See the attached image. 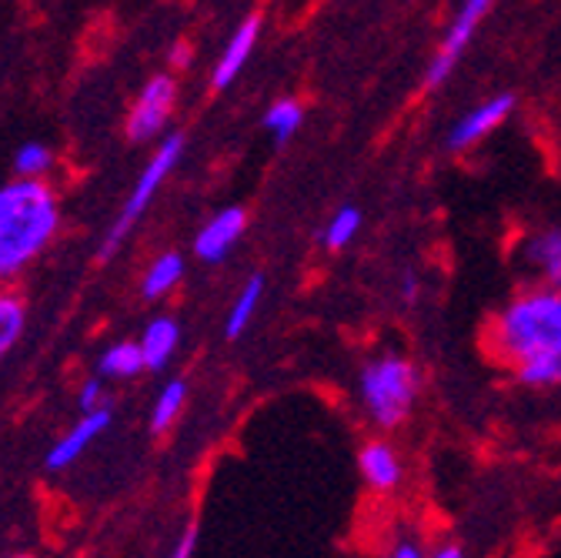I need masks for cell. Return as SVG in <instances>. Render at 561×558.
<instances>
[{
    "label": "cell",
    "instance_id": "6da1fadb",
    "mask_svg": "<svg viewBox=\"0 0 561 558\" xmlns=\"http://www.w3.org/2000/svg\"><path fill=\"white\" fill-rule=\"evenodd\" d=\"M60 225L54 191L41 178H21L0 187V285L14 277L50 244Z\"/></svg>",
    "mask_w": 561,
    "mask_h": 558
},
{
    "label": "cell",
    "instance_id": "7a4b0ae2",
    "mask_svg": "<svg viewBox=\"0 0 561 558\" xmlns=\"http://www.w3.org/2000/svg\"><path fill=\"white\" fill-rule=\"evenodd\" d=\"M495 348L518 365L561 355V288H538L512 301L495 324Z\"/></svg>",
    "mask_w": 561,
    "mask_h": 558
},
{
    "label": "cell",
    "instance_id": "3957f363",
    "mask_svg": "<svg viewBox=\"0 0 561 558\" xmlns=\"http://www.w3.org/2000/svg\"><path fill=\"white\" fill-rule=\"evenodd\" d=\"M362 398L368 414L381 429L401 425L414 398H417V372L404 358H378L362 372Z\"/></svg>",
    "mask_w": 561,
    "mask_h": 558
},
{
    "label": "cell",
    "instance_id": "277c9868",
    "mask_svg": "<svg viewBox=\"0 0 561 558\" xmlns=\"http://www.w3.org/2000/svg\"><path fill=\"white\" fill-rule=\"evenodd\" d=\"M181 151H184V137H181V134H168L164 141H161V148L154 151V158L148 161V168L140 171V178H137V184H134V191H130V197H127V204H124V212H121L117 221L111 225V231H107V238H104V248H101V261H107V258L117 254V248L124 244V238L134 231V225L140 221V215L148 212V204L154 201V194H158L161 184L168 181V174H171V168L178 164Z\"/></svg>",
    "mask_w": 561,
    "mask_h": 558
},
{
    "label": "cell",
    "instance_id": "5b68a950",
    "mask_svg": "<svg viewBox=\"0 0 561 558\" xmlns=\"http://www.w3.org/2000/svg\"><path fill=\"white\" fill-rule=\"evenodd\" d=\"M174 98H178V84L168 75H158L148 81V88L137 94L130 117H127V137L130 141H151L158 137L174 111Z\"/></svg>",
    "mask_w": 561,
    "mask_h": 558
},
{
    "label": "cell",
    "instance_id": "8992f818",
    "mask_svg": "<svg viewBox=\"0 0 561 558\" xmlns=\"http://www.w3.org/2000/svg\"><path fill=\"white\" fill-rule=\"evenodd\" d=\"M488 8H491V0H465L458 18H455V24H451V31H448V37H445V44H442V50H438V57L428 64L425 88H438L455 71L458 57L465 54V47H468L474 27L481 24V18L488 14Z\"/></svg>",
    "mask_w": 561,
    "mask_h": 558
},
{
    "label": "cell",
    "instance_id": "52a82bcc",
    "mask_svg": "<svg viewBox=\"0 0 561 558\" xmlns=\"http://www.w3.org/2000/svg\"><path fill=\"white\" fill-rule=\"evenodd\" d=\"M107 429H111V408H107V405L91 408V411H81V418L67 429V435H60V439L54 442V448L47 452L44 465H47L50 471H60V468H67V465H75V462H78V458H81Z\"/></svg>",
    "mask_w": 561,
    "mask_h": 558
},
{
    "label": "cell",
    "instance_id": "ba28073f",
    "mask_svg": "<svg viewBox=\"0 0 561 558\" xmlns=\"http://www.w3.org/2000/svg\"><path fill=\"white\" fill-rule=\"evenodd\" d=\"M244 228H248V218H244L241 207H225V212H218L215 218H210V221L197 231V238H194V254H197L204 264H218V261H225V258L231 254L234 241L244 235Z\"/></svg>",
    "mask_w": 561,
    "mask_h": 558
},
{
    "label": "cell",
    "instance_id": "9c48e42d",
    "mask_svg": "<svg viewBox=\"0 0 561 558\" xmlns=\"http://www.w3.org/2000/svg\"><path fill=\"white\" fill-rule=\"evenodd\" d=\"M512 107H515V98H512V94H502V98H491V101L478 104L474 111H468V114L451 127L448 145H451L455 151H461V148L481 141L484 134H491V130H495V127L512 114Z\"/></svg>",
    "mask_w": 561,
    "mask_h": 558
},
{
    "label": "cell",
    "instance_id": "30bf717a",
    "mask_svg": "<svg viewBox=\"0 0 561 558\" xmlns=\"http://www.w3.org/2000/svg\"><path fill=\"white\" fill-rule=\"evenodd\" d=\"M257 31H261V21H257V18H248V21L234 31V37L228 41L221 60L215 64V75H210V84H215L218 91L231 88V81L241 75V67L248 64V57H251V50H254V44H257Z\"/></svg>",
    "mask_w": 561,
    "mask_h": 558
},
{
    "label": "cell",
    "instance_id": "8fae6325",
    "mask_svg": "<svg viewBox=\"0 0 561 558\" xmlns=\"http://www.w3.org/2000/svg\"><path fill=\"white\" fill-rule=\"evenodd\" d=\"M358 465L375 492H391V488L401 481V462H398L394 448L385 442H368L358 455Z\"/></svg>",
    "mask_w": 561,
    "mask_h": 558
},
{
    "label": "cell",
    "instance_id": "7c38bea8",
    "mask_svg": "<svg viewBox=\"0 0 561 558\" xmlns=\"http://www.w3.org/2000/svg\"><path fill=\"white\" fill-rule=\"evenodd\" d=\"M178 338H181V331H178V321H171V318H154L145 328V334H140L137 344H140V355H145L148 372H161L171 362Z\"/></svg>",
    "mask_w": 561,
    "mask_h": 558
},
{
    "label": "cell",
    "instance_id": "4fadbf2b",
    "mask_svg": "<svg viewBox=\"0 0 561 558\" xmlns=\"http://www.w3.org/2000/svg\"><path fill=\"white\" fill-rule=\"evenodd\" d=\"M181 277H184V258L168 251L148 267L145 282H140V292H145V298H151V301H161L164 295H171L178 288Z\"/></svg>",
    "mask_w": 561,
    "mask_h": 558
},
{
    "label": "cell",
    "instance_id": "5bb4252c",
    "mask_svg": "<svg viewBox=\"0 0 561 558\" xmlns=\"http://www.w3.org/2000/svg\"><path fill=\"white\" fill-rule=\"evenodd\" d=\"M528 261L548 277L551 285H561V228L541 231L528 241Z\"/></svg>",
    "mask_w": 561,
    "mask_h": 558
},
{
    "label": "cell",
    "instance_id": "9a60e30c",
    "mask_svg": "<svg viewBox=\"0 0 561 558\" xmlns=\"http://www.w3.org/2000/svg\"><path fill=\"white\" fill-rule=\"evenodd\" d=\"M24 321H27L24 298L14 292H0V362H4L11 355V348L18 344Z\"/></svg>",
    "mask_w": 561,
    "mask_h": 558
},
{
    "label": "cell",
    "instance_id": "2e32d148",
    "mask_svg": "<svg viewBox=\"0 0 561 558\" xmlns=\"http://www.w3.org/2000/svg\"><path fill=\"white\" fill-rule=\"evenodd\" d=\"M140 372H148V365H145V355H140V344H134V341L111 344L101 358V375H107V378H134Z\"/></svg>",
    "mask_w": 561,
    "mask_h": 558
},
{
    "label": "cell",
    "instance_id": "e0dca14e",
    "mask_svg": "<svg viewBox=\"0 0 561 558\" xmlns=\"http://www.w3.org/2000/svg\"><path fill=\"white\" fill-rule=\"evenodd\" d=\"M184 401H187V385H184L181 378H174V382H168V385L161 388V395H158V401H154V411H151V429H154L158 435L168 432V429L178 422V414H181Z\"/></svg>",
    "mask_w": 561,
    "mask_h": 558
},
{
    "label": "cell",
    "instance_id": "ac0fdd59",
    "mask_svg": "<svg viewBox=\"0 0 561 558\" xmlns=\"http://www.w3.org/2000/svg\"><path fill=\"white\" fill-rule=\"evenodd\" d=\"M261 295H264V277L254 274L251 282L241 288V295H238V301H234V308H231V315H228V324H225V334H228V338H238V334L251 324Z\"/></svg>",
    "mask_w": 561,
    "mask_h": 558
},
{
    "label": "cell",
    "instance_id": "d6986e66",
    "mask_svg": "<svg viewBox=\"0 0 561 558\" xmlns=\"http://www.w3.org/2000/svg\"><path fill=\"white\" fill-rule=\"evenodd\" d=\"M301 104L298 101H274L271 107H267V114H264V127L277 137V141L280 145H285L288 141V137L301 127Z\"/></svg>",
    "mask_w": 561,
    "mask_h": 558
},
{
    "label": "cell",
    "instance_id": "ffe728a7",
    "mask_svg": "<svg viewBox=\"0 0 561 558\" xmlns=\"http://www.w3.org/2000/svg\"><path fill=\"white\" fill-rule=\"evenodd\" d=\"M358 228H362V212H358V207H341V212L331 218L328 231H324V244L334 248V251L347 248V241H355Z\"/></svg>",
    "mask_w": 561,
    "mask_h": 558
},
{
    "label": "cell",
    "instance_id": "44dd1931",
    "mask_svg": "<svg viewBox=\"0 0 561 558\" xmlns=\"http://www.w3.org/2000/svg\"><path fill=\"white\" fill-rule=\"evenodd\" d=\"M525 385H558L561 382V355H538L518 365Z\"/></svg>",
    "mask_w": 561,
    "mask_h": 558
},
{
    "label": "cell",
    "instance_id": "7402d4cb",
    "mask_svg": "<svg viewBox=\"0 0 561 558\" xmlns=\"http://www.w3.org/2000/svg\"><path fill=\"white\" fill-rule=\"evenodd\" d=\"M47 168H50V151H47L44 145H37V141L24 145V148L18 151V158H14V171H18L21 178H41Z\"/></svg>",
    "mask_w": 561,
    "mask_h": 558
},
{
    "label": "cell",
    "instance_id": "603a6c76",
    "mask_svg": "<svg viewBox=\"0 0 561 558\" xmlns=\"http://www.w3.org/2000/svg\"><path fill=\"white\" fill-rule=\"evenodd\" d=\"M78 401H81V411L101 408V405H104V385H101V378H91V382H84V388H81Z\"/></svg>",
    "mask_w": 561,
    "mask_h": 558
},
{
    "label": "cell",
    "instance_id": "cb8c5ba5",
    "mask_svg": "<svg viewBox=\"0 0 561 558\" xmlns=\"http://www.w3.org/2000/svg\"><path fill=\"white\" fill-rule=\"evenodd\" d=\"M194 538H197V532H194V528H191V532H184V538H181V545L174 548V555H178V558L194 555Z\"/></svg>",
    "mask_w": 561,
    "mask_h": 558
},
{
    "label": "cell",
    "instance_id": "d4e9b609",
    "mask_svg": "<svg viewBox=\"0 0 561 558\" xmlns=\"http://www.w3.org/2000/svg\"><path fill=\"white\" fill-rule=\"evenodd\" d=\"M187 60H191V47H187V44H174V47H171V64H174V67H184Z\"/></svg>",
    "mask_w": 561,
    "mask_h": 558
},
{
    "label": "cell",
    "instance_id": "484cf974",
    "mask_svg": "<svg viewBox=\"0 0 561 558\" xmlns=\"http://www.w3.org/2000/svg\"><path fill=\"white\" fill-rule=\"evenodd\" d=\"M417 555H421V548H417V545H408V542L394 545V558H417Z\"/></svg>",
    "mask_w": 561,
    "mask_h": 558
},
{
    "label": "cell",
    "instance_id": "4316f807",
    "mask_svg": "<svg viewBox=\"0 0 561 558\" xmlns=\"http://www.w3.org/2000/svg\"><path fill=\"white\" fill-rule=\"evenodd\" d=\"M401 295H404V301H414V298H417V282H414L411 274L404 277V285H401Z\"/></svg>",
    "mask_w": 561,
    "mask_h": 558
},
{
    "label": "cell",
    "instance_id": "83f0119b",
    "mask_svg": "<svg viewBox=\"0 0 561 558\" xmlns=\"http://www.w3.org/2000/svg\"><path fill=\"white\" fill-rule=\"evenodd\" d=\"M438 558H461V548L458 545H445V548H438Z\"/></svg>",
    "mask_w": 561,
    "mask_h": 558
}]
</instances>
